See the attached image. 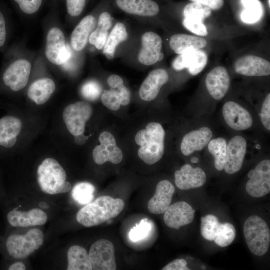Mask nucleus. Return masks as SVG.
I'll return each mask as SVG.
<instances>
[{"mask_svg":"<svg viewBox=\"0 0 270 270\" xmlns=\"http://www.w3.org/2000/svg\"><path fill=\"white\" fill-rule=\"evenodd\" d=\"M124 207V202L120 198L101 196L80 209L76 218L84 226H96L117 216Z\"/></svg>","mask_w":270,"mask_h":270,"instance_id":"f257e3e1","label":"nucleus"},{"mask_svg":"<svg viewBox=\"0 0 270 270\" xmlns=\"http://www.w3.org/2000/svg\"><path fill=\"white\" fill-rule=\"evenodd\" d=\"M165 132L158 122L148 124L146 129L139 130L134 137L137 144L138 157L148 164H153L159 161L164 154Z\"/></svg>","mask_w":270,"mask_h":270,"instance_id":"f03ea898","label":"nucleus"},{"mask_svg":"<svg viewBox=\"0 0 270 270\" xmlns=\"http://www.w3.org/2000/svg\"><path fill=\"white\" fill-rule=\"evenodd\" d=\"M38 182L44 192L50 194L65 193L72 188L71 184L66 181V174L58 162L52 158H46L37 170Z\"/></svg>","mask_w":270,"mask_h":270,"instance_id":"7ed1b4c3","label":"nucleus"},{"mask_svg":"<svg viewBox=\"0 0 270 270\" xmlns=\"http://www.w3.org/2000/svg\"><path fill=\"white\" fill-rule=\"evenodd\" d=\"M44 240L43 232L36 228H32L24 234H12L4 240L5 250L14 259H24L40 248Z\"/></svg>","mask_w":270,"mask_h":270,"instance_id":"20e7f679","label":"nucleus"},{"mask_svg":"<svg viewBox=\"0 0 270 270\" xmlns=\"http://www.w3.org/2000/svg\"><path fill=\"white\" fill-rule=\"evenodd\" d=\"M244 234L248 248L254 254L261 256L266 253L270 244V230L262 218L248 217L244 224Z\"/></svg>","mask_w":270,"mask_h":270,"instance_id":"39448f33","label":"nucleus"},{"mask_svg":"<svg viewBox=\"0 0 270 270\" xmlns=\"http://www.w3.org/2000/svg\"><path fill=\"white\" fill-rule=\"evenodd\" d=\"M6 62L0 76L1 86L14 92L22 90L28 82L31 62L23 58L8 59Z\"/></svg>","mask_w":270,"mask_h":270,"instance_id":"423d86ee","label":"nucleus"},{"mask_svg":"<svg viewBox=\"0 0 270 270\" xmlns=\"http://www.w3.org/2000/svg\"><path fill=\"white\" fill-rule=\"evenodd\" d=\"M44 54L48 61L56 66L64 64L70 58V50L66 44L64 34L60 28L54 26L48 30Z\"/></svg>","mask_w":270,"mask_h":270,"instance_id":"0eeeda50","label":"nucleus"},{"mask_svg":"<svg viewBox=\"0 0 270 270\" xmlns=\"http://www.w3.org/2000/svg\"><path fill=\"white\" fill-rule=\"evenodd\" d=\"M92 108L90 104L79 101L67 106L62 112V119L68 132L76 136L83 134L86 124L90 118Z\"/></svg>","mask_w":270,"mask_h":270,"instance_id":"6e6552de","label":"nucleus"},{"mask_svg":"<svg viewBox=\"0 0 270 270\" xmlns=\"http://www.w3.org/2000/svg\"><path fill=\"white\" fill-rule=\"evenodd\" d=\"M250 180L246 186L248 194L254 198H260L270 192V160L260 161L254 170L249 171Z\"/></svg>","mask_w":270,"mask_h":270,"instance_id":"1a4fd4ad","label":"nucleus"},{"mask_svg":"<svg viewBox=\"0 0 270 270\" xmlns=\"http://www.w3.org/2000/svg\"><path fill=\"white\" fill-rule=\"evenodd\" d=\"M107 82L110 89L104 90L101 96L102 104L112 110H118L120 106H126L130 100V92L124 86L122 78L117 74L110 76Z\"/></svg>","mask_w":270,"mask_h":270,"instance_id":"9d476101","label":"nucleus"},{"mask_svg":"<svg viewBox=\"0 0 270 270\" xmlns=\"http://www.w3.org/2000/svg\"><path fill=\"white\" fill-rule=\"evenodd\" d=\"M92 270H115L114 247L109 240L100 239L94 242L89 252Z\"/></svg>","mask_w":270,"mask_h":270,"instance_id":"9b49d317","label":"nucleus"},{"mask_svg":"<svg viewBox=\"0 0 270 270\" xmlns=\"http://www.w3.org/2000/svg\"><path fill=\"white\" fill-rule=\"evenodd\" d=\"M100 145L96 146L92 150L94 162L98 164H102L106 162L114 164L121 162L123 158L122 150L117 145L116 139L110 132H102L98 138Z\"/></svg>","mask_w":270,"mask_h":270,"instance_id":"f8f14e48","label":"nucleus"},{"mask_svg":"<svg viewBox=\"0 0 270 270\" xmlns=\"http://www.w3.org/2000/svg\"><path fill=\"white\" fill-rule=\"evenodd\" d=\"M208 56L202 49H192L178 54L172 61V66L176 71L187 68L192 76L200 74L206 67Z\"/></svg>","mask_w":270,"mask_h":270,"instance_id":"ddd939ff","label":"nucleus"},{"mask_svg":"<svg viewBox=\"0 0 270 270\" xmlns=\"http://www.w3.org/2000/svg\"><path fill=\"white\" fill-rule=\"evenodd\" d=\"M234 71L248 76H268L270 74V63L265 58L252 54L238 58L234 64Z\"/></svg>","mask_w":270,"mask_h":270,"instance_id":"4468645a","label":"nucleus"},{"mask_svg":"<svg viewBox=\"0 0 270 270\" xmlns=\"http://www.w3.org/2000/svg\"><path fill=\"white\" fill-rule=\"evenodd\" d=\"M222 112L226 122L234 130H246L252 124V118L249 112L237 102H226Z\"/></svg>","mask_w":270,"mask_h":270,"instance_id":"2eb2a0df","label":"nucleus"},{"mask_svg":"<svg viewBox=\"0 0 270 270\" xmlns=\"http://www.w3.org/2000/svg\"><path fill=\"white\" fill-rule=\"evenodd\" d=\"M195 210L188 203L180 201L170 204L164 212L163 219L166 226L174 229L190 224Z\"/></svg>","mask_w":270,"mask_h":270,"instance_id":"dca6fc26","label":"nucleus"},{"mask_svg":"<svg viewBox=\"0 0 270 270\" xmlns=\"http://www.w3.org/2000/svg\"><path fill=\"white\" fill-rule=\"evenodd\" d=\"M246 147V142L242 136H236L230 140L227 144L226 156L224 168L227 174H234L241 169Z\"/></svg>","mask_w":270,"mask_h":270,"instance_id":"f3484780","label":"nucleus"},{"mask_svg":"<svg viewBox=\"0 0 270 270\" xmlns=\"http://www.w3.org/2000/svg\"><path fill=\"white\" fill-rule=\"evenodd\" d=\"M18 208V207L14 208L6 214V220L12 226L25 228L42 226L47 221V214L40 208H32L27 212L20 211Z\"/></svg>","mask_w":270,"mask_h":270,"instance_id":"a211bd4d","label":"nucleus"},{"mask_svg":"<svg viewBox=\"0 0 270 270\" xmlns=\"http://www.w3.org/2000/svg\"><path fill=\"white\" fill-rule=\"evenodd\" d=\"M205 84L210 94L214 99L221 100L228 92L230 86L228 70L222 66L214 67L206 75Z\"/></svg>","mask_w":270,"mask_h":270,"instance_id":"6ab92c4d","label":"nucleus"},{"mask_svg":"<svg viewBox=\"0 0 270 270\" xmlns=\"http://www.w3.org/2000/svg\"><path fill=\"white\" fill-rule=\"evenodd\" d=\"M206 176L200 168H193L189 164L182 166L174 172V182L182 190H188L202 186L205 184Z\"/></svg>","mask_w":270,"mask_h":270,"instance_id":"aec40b11","label":"nucleus"},{"mask_svg":"<svg viewBox=\"0 0 270 270\" xmlns=\"http://www.w3.org/2000/svg\"><path fill=\"white\" fill-rule=\"evenodd\" d=\"M142 48L138 55L139 62L144 65H152L159 61L162 48V40L152 32L144 33L142 38Z\"/></svg>","mask_w":270,"mask_h":270,"instance_id":"412c9836","label":"nucleus"},{"mask_svg":"<svg viewBox=\"0 0 270 270\" xmlns=\"http://www.w3.org/2000/svg\"><path fill=\"white\" fill-rule=\"evenodd\" d=\"M175 188L166 180L160 181L156 185L154 196L148 203V211L154 214L164 213L170 205Z\"/></svg>","mask_w":270,"mask_h":270,"instance_id":"4be33fe9","label":"nucleus"},{"mask_svg":"<svg viewBox=\"0 0 270 270\" xmlns=\"http://www.w3.org/2000/svg\"><path fill=\"white\" fill-rule=\"evenodd\" d=\"M168 80V72L163 68L151 71L142 82L140 90V98L145 101H150L158 96L162 86Z\"/></svg>","mask_w":270,"mask_h":270,"instance_id":"5701e85b","label":"nucleus"},{"mask_svg":"<svg viewBox=\"0 0 270 270\" xmlns=\"http://www.w3.org/2000/svg\"><path fill=\"white\" fill-rule=\"evenodd\" d=\"M212 132L206 126H203L186 134L182 138L180 150L182 154L188 156L194 152L204 148L211 140Z\"/></svg>","mask_w":270,"mask_h":270,"instance_id":"b1692460","label":"nucleus"},{"mask_svg":"<svg viewBox=\"0 0 270 270\" xmlns=\"http://www.w3.org/2000/svg\"><path fill=\"white\" fill-rule=\"evenodd\" d=\"M22 128V121L14 116L0 118V148L8 150L14 147Z\"/></svg>","mask_w":270,"mask_h":270,"instance_id":"393cba45","label":"nucleus"},{"mask_svg":"<svg viewBox=\"0 0 270 270\" xmlns=\"http://www.w3.org/2000/svg\"><path fill=\"white\" fill-rule=\"evenodd\" d=\"M96 20L92 14L84 17L72 30L70 36V45L72 48L80 52L86 47L90 34L94 30Z\"/></svg>","mask_w":270,"mask_h":270,"instance_id":"a878e982","label":"nucleus"},{"mask_svg":"<svg viewBox=\"0 0 270 270\" xmlns=\"http://www.w3.org/2000/svg\"><path fill=\"white\" fill-rule=\"evenodd\" d=\"M123 12L142 16H154L160 12L158 4L153 0H114Z\"/></svg>","mask_w":270,"mask_h":270,"instance_id":"bb28decb","label":"nucleus"},{"mask_svg":"<svg viewBox=\"0 0 270 270\" xmlns=\"http://www.w3.org/2000/svg\"><path fill=\"white\" fill-rule=\"evenodd\" d=\"M169 44L171 49L180 54L190 50L202 49L207 45V41L196 35L178 34L170 37Z\"/></svg>","mask_w":270,"mask_h":270,"instance_id":"cd10ccee","label":"nucleus"},{"mask_svg":"<svg viewBox=\"0 0 270 270\" xmlns=\"http://www.w3.org/2000/svg\"><path fill=\"white\" fill-rule=\"evenodd\" d=\"M55 89L56 84L52 80L48 78H41L30 85L27 94L36 104L41 105L49 100Z\"/></svg>","mask_w":270,"mask_h":270,"instance_id":"c85d7f7f","label":"nucleus"},{"mask_svg":"<svg viewBox=\"0 0 270 270\" xmlns=\"http://www.w3.org/2000/svg\"><path fill=\"white\" fill-rule=\"evenodd\" d=\"M112 25V18L108 12L104 11L98 16L96 27L90 36L88 42L98 49L104 46L108 32Z\"/></svg>","mask_w":270,"mask_h":270,"instance_id":"c756f323","label":"nucleus"},{"mask_svg":"<svg viewBox=\"0 0 270 270\" xmlns=\"http://www.w3.org/2000/svg\"><path fill=\"white\" fill-rule=\"evenodd\" d=\"M68 270H91L92 266L89 255L82 246H70L67 253Z\"/></svg>","mask_w":270,"mask_h":270,"instance_id":"7c9ffc66","label":"nucleus"},{"mask_svg":"<svg viewBox=\"0 0 270 270\" xmlns=\"http://www.w3.org/2000/svg\"><path fill=\"white\" fill-rule=\"evenodd\" d=\"M128 34L125 26L122 22H118L108 36L104 46L103 53L110 60L114 56L118 45L128 38Z\"/></svg>","mask_w":270,"mask_h":270,"instance_id":"2f4dec72","label":"nucleus"},{"mask_svg":"<svg viewBox=\"0 0 270 270\" xmlns=\"http://www.w3.org/2000/svg\"><path fill=\"white\" fill-rule=\"evenodd\" d=\"M244 10L240 19L246 24H252L259 21L264 14V8L258 0H240Z\"/></svg>","mask_w":270,"mask_h":270,"instance_id":"473e14b6","label":"nucleus"},{"mask_svg":"<svg viewBox=\"0 0 270 270\" xmlns=\"http://www.w3.org/2000/svg\"><path fill=\"white\" fill-rule=\"evenodd\" d=\"M208 150L214 158L215 168L218 170H224L226 156L227 143L222 138H218L210 141Z\"/></svg>","mask_w":270,"mask_h":270,"instance_id":"72a5a7b5","label":"nucleus"},{"mask_svg":"<svg viewBox=\"0 0 270 270\" xmlns=\"http://www.w3.org/2000/svg\"><path fill=\"white\" fill-rule=\"evenodd\" d=\"M94 186L88 182H80L76 184L72 190L73 199L78 204L86 205L94 199Z\"/></svg>","mask_w":270,"mask_h":270,"instance_id":"f704fd0d","label":"nucleus"},{"mask_svg":"<svg viewBox=\"0 0 270 270\" xmlns=\"http://www.w3.org/2000/svg\"><path fill=\"white\" fill-rule=\"evenodd\" d=\"M236 234V230L232 224L220 222L214 241L219 246L226 247L232 242Z\"/></svg>","mask_w":270,"mask_h":270,"instance_id":"c9c22d12","label":"nucleus"},{"mask_svg":"<svg viewBox=\"0 0 270 270\" xmlns=\"http://www.w3.org/2000/svg\"><path fill=\"white\" fill-rule=\"evenodd\" d=\"M200 232L202 237L208 240H214L220 222L217 217L208 214L201 218Z\"/></svg>","mask_w":270,"mask_h":270,"instance_id":"e433bc0d","label":"nucleus"},{"mask_svg":"<svg viewBox=\"0 0 270 270\" xmlns=\"http://www.w3.org/2000/svg\"><path fill=\"white\" fill-rule=\"evenodd\" d=\"M212 13V10L208 6L198 2H192L186 4L183 10L184 18H196L204 21Z\"/></svg>","mask_w":270,"mask_h":270,"instance_id":"4c0bfd02","label":"nucleus"},{"mask_svg":"<svg viewBox=\"0 0 270 270\" xmlns=\"http://www.w3.org/2000/svg\"><path fill=\"white\" fill-rule=\"evenodd\" d=\"M151 224L146 218L142 219L139 224L130 230L128 233L130 239L133 242H138L146 238L151 230Z\"/></svg>","mask_w":270,"mask_h":270,"instance_id":"58836bf2","label":"nucleus"},{"mask_svg":"<svg viewBox=\"0 0 270 270\" xmlns=\"http://www.w3.org/2000/svg\"><path fill=\"white\" fill-rule=\"evenodd\" d=\"M184 26L188 31L200 36H205L208 34V30L204 22L200 20L185 17L182 20Z\"/></svg>","mask_w":270,"mask_h":270,"instance_id":"ea45409f","label":"nucleus"},{"mask_svg":"<svg viewBox=\"0 0 270 270\" xmlns=\"http://www.w3.org/2000/svg\"><path fill=\"white\" fill-rule=\"evenodd\" d=\"M21 12L26 15L36 14L42 7L44 0H12Z\"/></svg>","mask_w":270,"mask_h":270,"instance_id":"a19ab883","label":"nucleus"},{"mask_svg":"<svg viewBox=\"0 0 270 270\" xmlns=\"http://www.w3.org/2000/svg\"><path fill=\"white\" fill-rule=\"evenodd\" d=\"M101 92L100 85L95 80H90L85 82L81 88L82 96L90 100L97 99L100 96Z\"/></svg>","mask_w":270,"mask_h":270,"instance_id":"79ce46f5","label":"nucleus"},{"mask_svg":"<svg viewBox=\"0 0 270 270\" xmlns=\"http://www.w3.org/2000/svg\"><path fill=\"white\" fill-rule=\"evenodd\" d=\"M88 0H65L67 14L72 18L80 16L84 10Z\"/></svg>","mask_w":270,"mask_h":270,"instance_id":"37998d69","label":"nucleus"},{"mask_svg":"<svg viewBox=\"0 0 270 270\" xmlns=\"http://www.w3.org/2000/svg\"><path fill=\"white\" fill-rule=\"evenodd\" d=\"M260 118L264 127L270 130V94L266 96L261 108Z\"/></svg>","mask_w":270,"mask_h":270,"instance_id":"c03bdc74","label":"nucleus"},{"mask_svg":"<svg viewBox=\"0 0 270 270\" xmlns=\"http://www.w3.org/2000/svg\"><path fill=\"white\" fill-rule=\"evenodd\" d=\"M8 37V22L6 14L0 10V50L6 46Z\"/></svg>","mask_w":270,"mask_h":270,"instance_id":"a18cd8bd","label":"nucleus"},{"mask_svg":"<svg viewBox=\"0 0 270 270\" xmlns=\"http://www.w3.org/2000/svg\"><path fill=\"white\" fill-rule=\"evenodd\" d=\"M186 261L183 258L176 259L170 262L162 268V270H189Z\"/></svg>","mask_w":270,"mask_h":270,"instance_id":"49530a36","label":"nucleus"},{"mask_svg":"<svg viewBox=\"0 0 270 270\" xmlns=\"http://www.w3.org/2000/svg\"><path fill=\"white\" fill-rule=\"evenodd\" d=\"M192 2H198L208 7L211 10H218L221 8L224 4V0H190Z\"/></svg>","mask_w":270,"mask_h":270,"instance_id":"de8ad7c7","label":"nucleus"},{"mask_svg":"<svg viewBox=\"0 0 270 270\" xmlns=\"http://www.w3.org/2000/svg\"><path fill=\"white\" fill-rule=\"evenodd\" d=\"M88 140V136H85L83 134L74 136V142L79 146L84 144Z\"/></svg>","mask_w":270,"mask_h":270,"instance_id":"09e8293b","label":"nucleus"},{"mask_svg":"<svg viewBox=\"0 0 270 270\" xmlns=\"http://www.w3.org/2000/svg\"><path fill=\"white\" fill-rule=\"evenodd\" d=\"M8 269V270H25V265L21 262H16L10 264Z\"/></svg>","mask_w":270,"mask_h":270,"instance_id":"8fccbe9b","label":"nucleus"},{"mask_svg":"<svg viewBox=\"0 0 270 270\" xmlns=\"http://www.w3.org/2000/svg\"><path fill=\"white\" fill-rule=\"evenodd\" d=\"M39 206L40 208H48L49 207L48 205L46 203L43 202H40L39 203Z\"/></svg>","mask_w":270,"mask_h":270,"instance_id":"3c124183","label":"nucleus"},{"mask_svg":"<svg viewBox=\"0 0 270 270\" xmlns=\"http://www.w3.org/2000/svg\"><path fill=\"white\" fill-rule=\"evenodd\" d=\"M190 162L192 163H196L198 162V159L196 157H194L191 159Z\"/></svg>","mask_w":270,"mask_h":270,"instance_id":"603ef678","label":"nucleus"},{"mask_svg":"<svg viewBox=\"0 0 270 270\" xmlns=\"http://www.w3.org/2000/svg\"><path fill=\"white\" fill-rule=\"evenodd\" d=\"M268 7L270 8V0H268Z\"/></svg>","mask_w":270,"mask_h":270,"instance_id":"864d4df0","label":"nucleus"}]
</instances>
